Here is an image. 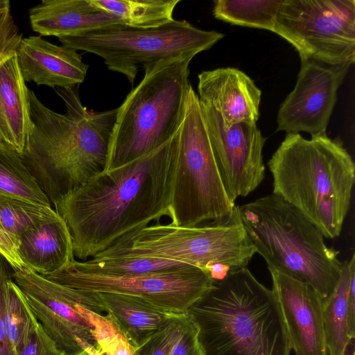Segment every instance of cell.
Segmentation results:
<instances>
[{"label": "cell", "instance_id": "obj_1", "mask_svg": "<svg viewBox=\"0 0 355 355\" xmlns=\"http://www.w3.org/2000/svg\"><path fill=\"white\" fill-rule=\"evenodd\" d=\"M175 135L159 148L105 170L53 206L69 230L74 257L92 258L123 238L170 216Z\"/></svg>", "mask_w": 355, "mask_h": 355}, {"label": "cell", "instance_id": "obj_2", "mask_svg": "<svg viewBox=\"0 0 355 355\" xmlns=\"http://www.w3.org/2000/svg\"><path fill=\"white\" fill-rule=\"evenodd\" d=\"M78 86L55 88L64 114L48 108L28 90L31 128L20 156L52 205L105 171L107 162L117 108L89 110Z\"/></svg>", "mask_w": 355, "mask_h": 355}, {"label": "cell", "instance_id": "obj_3", "mask_svg": "<svg viewBox=\"0 0 355 355\" xmlns=\"http://www.w3.org/2000/svg\"><path fill=\"white\" fill-rule=\"evenodd\" d=\"M187 313L205 355H290L291 343L272 290L247 267L230 271Z\"/></svg>", "mask_w": 355, "mask_h": 355}, {"label": "cell", "instance_id": "obj_4", "mask_svg": "<svg viewBox=\"0 0 355 355\" xmlns=\"http://www.w3.org/2000/svg\"><path fill=\"white\" fill-rule=\"evenodd\" d=\"M268 166L272 193L300 210L325 238L340 236L355 182L354 162L340 138L322 132L306 139L287 132Z\"/></svg>", "mask_w": 355, "mask_h": 355}, {"label": "cell", "instance_id": "obj_5", "mask_svg": "<svg viewBox=\"0 0 355 355\" xmlns=\"http://www.w3.org/2000/svg\"><path fill=\"white\" fill-rule=\"evenodd\" d=\"M244 227L268 268L312 286L322 300L335 290L343 262L320 229L296 207L271 193L239 206Z\"/></svg>", "mask_w": 355, "mask_h": 355}, {"label": "cell", "instance_id": "obj_6", "mask_svg": "<svg viewBox=\"0 0 355 355\" xmlns=\"http://www.w3.org/2000/svg\"><path fill=\"white\" fill-rule=\"evenodd\" d=\"M193 57L182 55L143 66V79L117 107L105 170L150 153L176 134L191 86L189 66Z\"/></svg>", "mask_w": 355, "mask_h": 355}, {"label": "cell", "instance_id": "obj_7", "mask_svg": "<svg viewBox=\"0 0 355 355\" xmlns=\"http://www.w3.org/2000/svg\"><path fill=\"white\" fill-rule=\"evenodd\" d=\"M255 253L239 206L235 205L229 216L194 227L159 223L149 225L94 257H153L209 271L216 263L228 265L233 270L247 267Z\"/></svg>", "mask_w": 355, "mask_h": 355}, {"label": "cell", "instance_id": "obj_8", "mask_svg": "<svg viewBox=\"0 0 355 355\" xmlns=\"http://www.w3.org/2000/svg\"><path fill=\"white\" fill-rule=\"evenodd\" d=\"M175 137L176 162L169 223L190 227L229 216L235 203L223 184L192 86Z\"/></svg>", "mask_w": 355, "mask_h": 355}, {"label": "cell", "instance_id": "obj_9", "mask_svg": "<svg viewBox=\"0 0 355 355\" xmlns=\"http://www.w3.org/2000/svg\"><path fill=\"white\" fill-rule=\"evenodd\" d=\"M215 31H204L186 20L154 28L115 24L76 36L58 38L63 46L95 54L110 71L124 75L132 85L139 65L182 55L195 56L223 38Z\"/></svg>", "mask_w": 355, "mask_h": 355}, {"label": "cell", "instance_id": "obj_10", "mask_svg": "<svg viewBox=\"0 0 355 355\" xmlns=\"http://www.w3.org/2000/svg\"><path fill=\"white\" fill-rule=\"evenodd\" d=\"M272 32L292 44L300 59L353 64L355 1L282 0Z\"/></svg>", "mask_w": 355, "mask_h": 355}, {"label": "cell", "instance_id": "obj_11", "mask_svg": "<svg viewBox=\"0 0 355 355\" xmlns=\"http://www.w3.org/2000/svg\"><path fill=\"white\" fill-rule=\"evenodd\" d=\"M45 277L78 291L137 297L175 314L187 313L214 282L209 271L196 266L167 272L105 276L83 273L67 265Z\"/></svg>", "mask_w": 355, "mask_h": 355}, {"label": "cell", "instance_id": "obj_12", "mask_svg": "<svg viewBox=\"0 0 355 355\" xmlns=\"http://www.w3.org/2000/svg\"><path fill=\"white\" fill-rule=\"evenodd\" d=\"M198 102L223 184L234 202L254 191L264 179L263 148L266 138L255 122L224 126L216 110Z\"/></svg>", "mask_w": 355, "mask_h": 355}, {"label": "cell", "instance_id": "obj_13", "mask_svg": "<svg viewBox=\"0 0 355 355\" xmlns=\"http://www.w3.org/2000/svg\"><path fill=\"white\" fill-rule=\"evenodd\" d=\"M301 60L296 85L280 105L277 131L312 135L326 132L337 92L352 64Z\"/></svg>", "mask_w": 355, "mask_h": 355}, {"label": "cell", "instance_id": "obj_14", "mask_svg": "<svg viewBox=\"0 0 355 355\" xmlns=\"http://www.w3.org/2000/svg\"><path fill=\"white\" fill-rule=\"evenodd\" d=\"M12 279L34 315L60 349L66 354L82 349L77 338L95 344L89 323L75 308L62 285L24 267L12 269Z\"/></svg>", "mask_w": 355, "mask_h": 355}, {"label": "cell", "instance_id": "obj_15", "mask_svg": "<svg viewBox=\"0 0 355 355\" xmlns=\"http://www.w3.org/2000/svg\"><path fill=\"white\" fill-rule=\"evenodd\" d=\"M268 270L295 355H327L320 295L306 283Z\"/></svg>", "mask_w": 355, "mask_h": 355}, {"label": "cell", "instance_id": "obj_16", "mask_svg": "<svg viewBox=\"0 0 355 355\" xmlns=\"http://www.w3.org/2000/svg\"><path fill=\"white\" fill-rule=\"evenodd\" d=\"M198 78V101L216 110L224 126L257 122L261 91L243 71L218 68L203 71Z\"/></svg>", "mask_w": 355, "mask_h": 355}, {"label": "cell", "instance_id": "obj_17", "mask_svg": "<svg viewBox=\"0 0 355 355\" xmlns=\"http://www.w3.org/2000/svg\"><path fill=\"white\" fill-rule=\"evenodd\" d=\"M16 56L25 82L54 89L79 85L88 69L76 50L53 44L41 36L22 38Z\"/></svg>", "mask_w": 355, "mask_h": 355}, {"label": "cell", "instance_id": "obj_18", "mask_svg": "<svg viewBox=\"0 0 355 355\" xmlns=\"http://www.w3.org/2000/svg\"><path fill=\"white\" fill-rule=\"evenodd\" d=\"M64 287L69 296L78 304L97 313L107 312L110 314L137 349L142 346L175 315L137 297L117 293L86 292Z\"/></svg>", "mask_w": 355, "mask_h": 355}, {"label": "cell", "instance_id": "obj_19", "mask_svg": "<svg viewBox=\"0 0 355 355\" xmlns=\"http://www.w3.org/2000/svg\"><path fill=\"white\" fill-rule=\"evenodd\" d=\"M28 16L33 31L58 38L123 24L91 0H42L29 9Z\"/></svg>", "mask_w": 355, "mask_h": 355}, {"label": "cell", "instance_id": "obj_20", "mask_svg": "<svg viewBox=\"0 0 355 355\" xmlns=\"http://www.w3.org/2000/svg\"><path fill=\"white\" fill-rule=\"evenodd\" d=\"M18 253L26 268L44 277L75 259L69 230L59 214L24 232L19 239Z\"/></svg>", "mask_w": 355, "mask_h": 355}, {"label": "cell", "instance_id": "obj_21", "mask_svg": "<svg viewBox=\"0 0 355 355\" xmlns=\"http://www.w3.org/2000/svg\"><path fill=\"white\" fill-rule=\"evenodd\" d=\"M28 90L15 53L0 66V141L19 155L31 128Z\"/></svg>", "mask_w": 355, "mask_h": 355}, {"label": "cell", "instance_id": "obj_22", "mask_svg": "<svg viewBox=\"0 0 355 355\" xmlns=\"http://www.w3.org/2000/svg\"><path fill=\"white\" fill-rule=\"evenodd\" d=\"M355 276V255L343 262L342 272L332 294L323 301L322 322L329 355H346L351 342L347 324V300L351 280Z\"/></svg>", "mask_w": 355, "mask_h": 355}, {"label": "cell", "instance_id": "obj_23", "mask_svg": "<svg viewBox=\"0 0 355 355\" xmlns=\"http://www.w3.org/2000/svg\"><path fill=\"white\" fill-rule=\"evenodd\" d=\"M68 266L83 273L105 276L167 272L193 266L176 261L137 256L93 257L85 261L74 259Z\"/></svg>", "mask_w": 355, "mask_h": 355}, {"label": "cell", "instance_id": "obj_24", "mask_svg": "<svg viewBox=\"0 0 355 355\" xmlns=\"http://www.w3.org/2000/svg\"><path fill=\"white\" fill-rule=\"evenodd\" d=\"M96 7L111 13L128 26L150 28L174 19L173 11L180 0H91Z\"/></svg>", "mask_w": 355, "mask_h": 355}, {"label": "cell", "instance_id": "obj_25", "mask_svg": "<svg viewBox=\"0 0 355 355\" xmlns=\"http://www.w3.org/2000/svg\"><path fill=\"white\" fill-rule=\"evenodd\" d=\"M0 195L52 207L21 156L1 141Z\"/></svg>", "mask_w": 355, "mask_h": 355}, {"label": "cell", "instance_id": "obj_26", "mask_svg": "<svg viewBox=\"0 0 355 355\" xmlns=\"http://www.w3.org/2000/svg\"><path fill=\"white\" fill-rule=\"evenodd\" d=\"M282 0H216L213 15L217 19L246 27L272 31Z\"/></svg>", "mask_w": 355, "mask_h": 355}, {"label": "cell", "instance_id": "obj_27", "mask_svg": "<svg viewBox=\"0 0 355 355\" xmlns=\"http://www.w3.org/2000/svg\"><path fill=\"white\" fill-rule=\"evenodd\" d=\"M58 215L51 207L0 195V223L15 240L17 248L19 239L24 232Z\"/></svg>", "mask_w": 355, "mask_h": 355}, {"label": "cell", "instance_id": "obj_28", "mask_svg": "<svg viewBox=\"0 0 355 355\" xmlns=\"http://www.w3.org/2000/svg\"><path fill=\"white\" fill-rule=\"evenodd\" d=\"M73 302L77 311L89 323L95 346L104 355H137V349L132 345L110 314L95 313Z\"/></svg>", "mask_w": 355, "mask_h": 355}, {"label": "cell", "instance_id": "obj_29", "mask_svg": "<svg viewBox=\"0 0 355 355\" xmlns=\"http://www.w3.org/2000/svg\"><path fill=\"white\" fill-rule=\"evenodd\" d=\"M4 322L8 338L18 354L33 333L39 322L13 279L10 284L6 300Z\"/></svg>", "mask_w": 355, "mask_h": 355}, {"label": "cell", "instance_id": "obj_30", "mask_svg": "<svg viewBox=\"0 0 355 355\" xmlns=\"http://www.w3.org/2000/svg\"><path fill=\"white\" fill-rule=\"evenodd\" d=\"M187 313L175 314L142 346L137 355H170L184 326Z\"/></svg>", "mask_w": 355, "mask_h": 355}, {"label": "cell", "instance_id": "obj_31", "mask_svg": "<svg viewBox=\"0 0 355 355\" xmlns=\"http://www.w3.org/2000/svg\"><path fill=\"white\" fill-rule=\"evenodd\" d=\"M12 280V268L0 254V355H17L7 335L4 308L9 286Z\"/></svg>", "mask_w": 355, "mask_h": 355}, {"label": "cell", "instance_id": "obj_32", "mask_svg": "<svg viewBox=\"0 0 355 355\" xmlns=\"http://www.w3.org/2000/svg\"><path fill=\"white\" fill-rule=\"evenodd\" d=\"M23 34L19 33L18 26L10 11L0 13V66L16 53Z\"/></svg>", "mask_w": 355, "mask_h": 355}, {"label": "cell", "instance_id": "obj_33", "mask_svg": "<svg viewBox=\"0 0 355 355\" xmlns=\"http://www.w3.org/2000/svg\"><path fill=\"white\" fill-rule=\"evenodd\" d=\"M39 322V321H38ZM17 355H66L49 337L39 322Z\"/></svg>", "mask_w": 355, "mask_h": 355}, {"label": "cell", "instance_id": "obj_34", "mask_svg": "<svg viewBox=\"0 0 355 355\" xmlns=\"http://www.w3.org/2000/svg\"><path fill=\"white\" fill-rule=\"evenodd\" d=\"M170 355H205L198 338V329L188 313L183 330Z\"/></svg>", "mask_w": 355, "mask_h": 355}, {"label": "cell", "instance_id": "obj_35", "mask_svg": "<svg viewBox=\"0 0 355 355\" xmlns=\"http://www.w3.org/2000/svg\"><path fill=\"white\" fill-rule=\"evenodd\" d=\"M0 254L12 269L26 268L18 253L16 242L0 223Z\"/></svg>", "mask_w": 355, "mask_h": 355}, {"label": "cell", "instance_id": "obj_36", "mask_svg": "<svg viewBox=\"0 0 355 355\" xmlns=\"http://www.w3.org/2000/svg\"><path fill=\"white\" fill-rule=\"evenodd\" d=\"M347 324L351 340L355 336V276L352 277L347 300Z\"/></svg>", "mask_w": 355, "mask_h": 355}, {"label": "cell", "instance_id": "obj_37", "mask_svg": "<svg viewBox=\"0 0 355 355\" xmlns=\"http://www.w3.org/2000/svg\"><path fill=\"white\" fill-rule=\"evenodd\" d=\"M76 341L80 347L85 350L89 355H104L94 345L80 338Z\"/></svg>", "mask_w": 355, "mask_h": 355}, {"label": "cell", "instance_id": "obj_38", "mask_svg": "<svg viewBox=\"0 0 355 355\" xmlns=\"http://www.w3.org/2000/svg\"><path fill=\"white\" fill-rule=\"evenodd\" d=\"M10 11V3L8 0H0V13Z\"/></svg>", "mask_w": 355, "mask_h": 355}, {"label": "cell", "instance_id": "obj_39", "mask_svg": "<svg viewBox=\"0 0 355 355\" xmlns=\"http://www.w3.org/2000/svg\"><path fill=\"white\" fill-rule=\"evenodd\" d=\"M66 355H89L87 352L84 349H80V351L75 352L73 354H66Z\"/></svg>", "mask_w": 355, "mask_h": 355}]
</instances>
